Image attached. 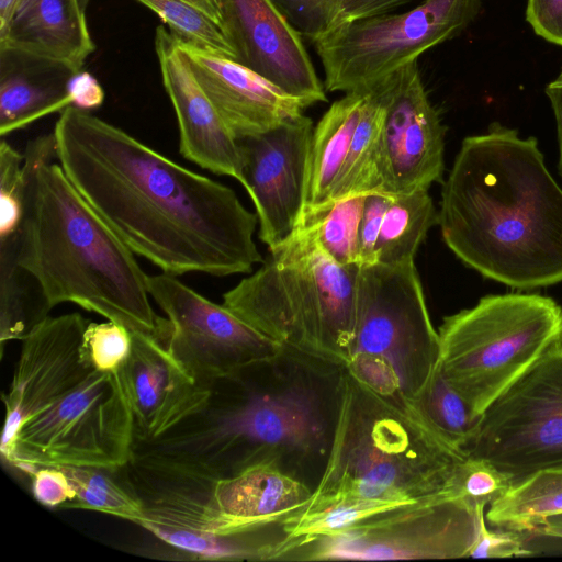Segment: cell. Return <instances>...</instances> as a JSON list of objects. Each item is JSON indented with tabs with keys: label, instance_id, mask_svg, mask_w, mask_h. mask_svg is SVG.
Wrapping results in <instances>:
<instances>
[{
	"label": "cell",
	"instance_id": "6da1fadb",
	"mask_svg": "<svg viewBox=\"0 0 562 562\" xmlns=\"http://www.w3.org/2000/svg\"><path fill=\"white\" fill-rule=\"evenodd\" d=\"M53 136L57 161L85 200L164 273L226 277L263 261L257 214L229 187L74 105L59 112Z\"/></svg>",
	"mask_w": 562,
	"mask_h": 562
},
{
	"label": "cell",
	"instance_id": "7a4b0ae2",
	"mask_svg": "<svg viewBox=\"0 0 562 562\" xmlns=\"http://www.w3.org/2000/svg\"><path fill=\"white\" fill-rule=\"evenodd\" d=\"M345 374L341 363L284 346L212 382L203 407L133 453L207 477L273 462L308 484L307 472L324 469L329 452Z\"/></svg>",
	"mask_w": 562,
	"mask_h": 562
},
{
	"label": "cell",
	"instance_id": "3957f363",
	"mask_svg": "<svg viewBox=\"0 0 562 562\" xmlns=\"http://www.w3.org/2000/svg\"><path fill=\"white\" fill-rule=\"evenodd\" d=\"M438 224L449 249L485 278L517 289L562 282V189L532 136L494 122L465 137Z\"/></svg>",
	"mask_w": 562,
	"mask_h": 562
},
{
	"label": "cell",
	"instance_id": "277c9868",
	"mask_svg": "<svg viewBox=\"0 0 562 562\" xmlns=\"http://www.w3.org/2000/svg\"><path fill=\"white\" fill-rule=\"evenodd\" d=\"M23 155L18 265L34 278L50 308L74 303L164 346L170 323L150 304L148 276L66 176L53 133L32 139Z\"/></svg>",
	"mask_w": 562,
	"mask_h": 562
},
{
	"label": "cell",
	"instance_id": "5b68a950",
	"mask_svg": "<svg viewBox=\"0 0 562 562\" xmlns=\"http://www.w3.org/2000/svg\"><path fill=\"white\" fill-rule=\"evenodd\" d=\"M467 454L415 414L346 370L329 452L305 507L285 522L290 538L342 530L385 510L453 491Z\"/></svg>",
	"mask_w": 562,
	"mask_h": 562
},
{
	"label": "cell",
	"instance_id": "8992f818",
	"mask_svg": "<svg viewBox=\"0 0 562 562\" xmlns=\"http://www.w3.org/2000/svg\"><path fill=\"white\" fill-rule=\"evenodd\" d=\"M269 251L223 305L282 346L345 366L360 266L337 263L302 227Z\"/></svg>",
	"mask_w": 562,
	"mask_h": 562
},
{
	"label": "cell",
	"instance_id": "52a82bcc",
	"mask_svg": "<svg viewBox=\"0 0 562 562\" xmlns=\"http://www.w3.org/2000/svg\"><path fill=\"white\" fill-rule=\"evenodd\" d=\"M439 357V334L432 326L414 260L360 266L347 372L415 414Z\"/></svg>",
	"mask_w": 562,
	"mask_h": 562
},
{
	"label": "cell",
	"instance_id": "ba28073f",
	"mask_svg": "<svg viewBox=\"0 0 562 562\" xmlns=\"http://www.w3.org/2000/svg\"><path fill=\"white\" fill-rule=\"evenodd\" d=\"M438 367L475 415L562 338V307L540 294L486 295L446 316Z\"/></svg>",
	"mask_w": 562,
	"mask_h": 562
},
{
	"label": "cell",
	"instance_id": "9c48e42d",
	"mask_svg": "<svg viewBox=\"0 0 562 562\" xmlns=\"http://www.w3.org/2000/svg\"><path fill=\"white\" fill-rule=\"evenodd\" d=\"M133 448V418L117 372L93 370L25 420L2 460L27 475L45 467L116 470Z\"/></svg>",
	"mask_w": 562,
	"mask_h": 562
},
{
	"label": "cell",
	"instance_id": "30bf717a",
	"mask_svg": "<svg viewBox=\"0 0 562 562\" xmlns=\"http://www.w3.org/2000/svg\"><path fill=\"white\" fill-rule=\"evenodd\" d=\"M485 507L447 492L336 532L300 539L284 561L467 558Z\"/></svg>",
	"mask_w": 562,
	"mask_h": 562
},
{
	"label": "cell",
	"instance_id": "8fae6325",
	"mask_svg": "<svg viewBox=\"0 0 562 562\" xmlns=\"http://www.w3.org/2000/svg\"><path fill=\"white\" fill-rule=\"evenodd\" d=\"M480 9L481 0H425L402 13L341 25L314 42L325 90L349 92L373 85L459 35Z\"/></svg>",
	"mask_w": 562,
	"mask_h": 562
},
{
	"label": "cell",
	"instance_id": "7c38bea8",
	"mask_svg": "<svg viewBox=\"0 0 562 562\" xmlns=\"http://www.w3.org/2000/svg\"><path fill=\"white\" fill-rule=\"evenodd\" d=\"M467 456L491 462L512 485L562 467V338L485 409Z\"/></svg>",
	"mask_w": 562,
	"mask_h": 562
},
{
	"label": "cell",
	"instance_id": "4fadbf2b",
	"mask_svg": "<svg viewBox=\"0 0 562 562\" xmlns=\"http://www.w3.org/2000/svg\"><path fill=\"white\" fill-rule=\"evenodd\" d=\"M150 297L170 323L164 347L196 382L210 385L284 346L266 337L223 304H216L176 276H148Z\"/></svg>",
	"mask_w": 562,
	"mask_h": 562
},
{
	"label": "cell",
	"instance_id": "5bb4252c",
	"mask_svg": "<svg viewBox=\"0 0 562 562\" xmlns=\"http://www.w3.org/2000/svg\"><path fill=\"white\" fill-rule=\"evenodd\" d=\"M313 121L303 113L263 133L237 138L243 187L254 202L259 237L272 250L296 231L304 210Z\"/></svg>",
	"mask_w": 562,
	"mask_h": 562
},
{
	"label": "cell",
	"instance_id": "9a60e30c",
	"mask_svg": "<svg viewBox=\"0 0 562 562\" xmlns=\"http://www.w3.org/2000/svg\"><path fill=\"white\" fill-rule=\"evenodd\" d=\"M378 193L400 195L441 182L445 126L429 101L417 60L386 76Z\"/></svg>",
	"mask_w": 562,
	"mask_h": 562
},
{
	"label": "cell",
	"instance_id": "2e32d148",
	"mask_svg": "<svg viewBox=\"0 0 562 562\" xmlns=\"http://www.w3.org/2000/svg\"><path fill=\"white\" fill-rule=\"evenodd\" d=\"M89 319L79 313L48 316L22 341L8 393L0 452L8 453L19 427L38 413L56 394L95 370L82 356L81 345Z\"/></svg>",
	"mask_w": 562,
	"mask_h": 562
},
{
	"label": "cell",
	"instance_id": "e0dca14e",
	"mask_svg": "<svg viewBox=\"0 0 562 562\" xmlns=\"http://www.w3.org/2000/svg\"><path fill=\"white\" fill-rule=\"evenodd\" d=\"M235 60L305 108L326 102L302 35L271 0H218Z\"/></svg>",
	"mask_w": 562,
	"mask_h": 562
},
{
	"label": "cell",
	"instance_id": "ac0fdd59",
	"mask_svg": "<svg viewBox=\"0 0 562 562\" xmlns=\"http://www.w3.org/2000/svg\"><path fill=\"white\" fill-rule=\"evenodd\" d=\"M134 430V445L149 443L196 413L210 385L196 382L153 337L132 333L128 357L117 370Z\"/></svg>",
	"mask_w": 562,
	"mask_h": 562
},
{
	"label": "cell",
	"instance_id": "d6986e66",
	"mask_svg": "<svg viewBox=\"0 0 562 562\" xmlns=\"http://www.w3.org/2000/svg\"><path fill=\"white\" fill-rule=\"evenodd\" d=\"M155 52L162 86L176 113L181 155L243 186L237 140L196 80L178 41L164 25L156 29Z\"/></svg>",
	"mask_w": 562,
	"mask_h": 562
},
{
	"label": "cell",
	"instance_id": "ffe728a7",
	"mask_svg": "<svg viewBox=\"0 0 562 562\" xmlns=\"http://www.w3.org/2000/svg\"><path fill=\"white\" fill-rule=\"evenodd\" d=\"M178 43L236 139L263 133L303 113L302 102L236 60Z\"/></svg>",
	"mask_w": 562,
	"mask_h": 562
},
{
	"label": "cell",
	"instance_id": "44dd1931",
	"mask_svg": "<svg viewBox=\"0 0 562 562\" xmlns=\"http://www.w3.org/2000/svg\"><path fill=\"white\" fill-rule=\"evenodd\" d=\"M0 48L43 58L76 72L95 46L86 11L76 0H20L0 33Z\"/></svg>",
	"mask_w": 562,
	"mask_h": 562
},
{
	"label": "cell",
	"instance_id": "7402d4cb",
	"mask_svg": "<svg viewBox=\"0 0 562 562\" xmlns=\"http://www.w3.org/2000/svg\"><path fill=\"white\" fill-rule=\"evenodd\" d=\"M67 67L10 48H0V136L61 112L70 105Z\"/></svg>",
	"mask_w": 562,
	"mask_h": 562
},
{
	"label": "cell",
	"instance_id": "603a6c76",
	"mask_svg": "<svg viewBox=\"0 0 562 562\" xmlns=\"http://www.w3.org/2000/svg\"><path fill=\"white\" fill-rule=\"evenodd\" d=\"M369 87L346 92L314 127L305 199V211L329 202L347 159Z\"/></svg>",
	"mask_w": 562,
	"mask_h": 562
},
{
	"label": "cell",
	"instance_id": "cb8c5ba5",
	"mask_svg": "<svg viewBox=\"0 0 562 562\" xmlns=\"http://www.w3.org/2000/svg\"><path fill=\"white\" fill-rule=\"evenodd\" d=\"M284 524L232 533L209 535L186 530L147 529L166 543L181 559L189 560H250L283 561L294 547L295 539L289 537Z\"/></svg>",
	"mask_w": 562,
	"mask_h": 562
},
{
	"label": "cell",
	"instance_id": "d4e9b609",
	"mask_svg": "<svg viewBox=\"0 0 562 562\" xmlns=\"http://www.w3.org/2000/svg\"><path fill=\"white\" fill-rule=\"evenodd\" d=\"M386 105L387 81L384 77L369 86L347 159L329 202L378 192L380 139Z\"/></svg>",
	"mask_w": 562,
	"mask_h": 562
},
{
	"label": "cell",
	"instance_id": "484cf974",
	"mask_svg": "<svg viewBox=\"0 0 562 562\" xmlns=\"http://www.w3.org/2000/svg\"><path fill=\"white\" fill-rule=\"evenodd\" d=\"M562 514V467L544 469L510 485L495 498L485 520L495 528L533 533L551 516Z\"/></svg>",
	"mask_w": 562,
	"mask_h": 562
},
{
	"label": "cell",
	"instance_id": "4316f807",
	"mask_svg": "<svg viewBox=\"0 0 562 562\" xmlns=\"http://www.w3.org/2000/svg\"><path fill=\"white\" fill-rule=\"evenodd\" d=\"M438 213L428 189L393 195L374 249V262L400 265L413 261Z\"/></svg>",
	"mask_w": 562,
	"mask_h": 562
},
{
	"label": "cell",
	"instance_id": "83f0119b",
	"mask_svg": "<svg viewBox=\"0 0 562 562\" xmlns=\"http://www.w3.org/2000/svg\"><path fill=\"white\" fill-rule=\"evenodd\" d=\"M164 22L181 44L235 60L218 0H135Z\"/></svg>",
	"mask_w": 562,
	"mask_h": 562
},
{
	"label": "cell",
	"instance_id": "f1b7e54d",
	"mask_svg": "<svg viewBox=\"0 0 562 562\" xmlns=\"http://www.w3.org/2000/svg\"><path fill=\"white\" fill-rule=\"evenodd\" d=\"M52 308L34 278L15 259L0 260V352L11 340H23Z\"/></svg>",
	"mask_w": 562,
	"mask_h": 562
},
{
	"label": "cell",
	"instance_id": "f546056e",
	"mask_svg": "<svg viewBox=\"0 0 562 562\" xmlns=\"http://www.w3.org/2000/svg\"><path fill=\"white\" fill-rule=\"evenodd\" d=\"M414 413L442 441L467 454L481 416L446 381L438 366Z\"/></svg>",
	"mask_w": 562,
	"mask_h": 562
},
{
	"label": "cell",
	"instance_id": "4dcf8cb0",
	"mask_svg": "<svg viewBox=\"0 0 562 562\" xmlns=\"http://www.w3.org/2000/svg\"><path fill=\"white\" fill-rule=\"evenodd\" d=\"M311 42L350 22L390 13L413 0H271Z\"/></svg>",
	"mask_w": 562,
	"mask_h": 562
},
{
	"label": "cell",
	"instance_id": "1f68e13d",
	"mask_svg": "<svg viewBox=\"0 0 562 562\" xmlns=\"http://www.w3.org/2000/svg\"><path fill=\"white\" fill-rule=\"evenodd\" d=\"M72 484L76 497L66 506L109 514L139 524L144 517L142 502L125 482L120 469L94 467L60 468Z\"/></svg>",
	"mask_w": 562,
	"mask_h": 562
},
{
	"label": "cell",
	"instance_id": "d6a6232c",
	"mask_svg": "<svg viewBox=\"0 0 562 562\" xmlns=\"http://www.w3.org/2000/svg\"><path fill=\"white\" fill-rule=\"evenodd\" d=\"M363 201L364 195H358L305 211L297 227L304 228L337 263L359 266L358 228Z\"/></svg>",
	"mask_w": 562,
	"mask_h": 562
},
{
	"label": "cell",
	"instance_id": "836d02e7",
	"mask_svg": "<svg viewBox=\"0 0 562 562\" xmlns=\"http://www.w3.org/2000/svg\"><path fill=\"white\" fill-rule=\"evenodd\" d=\"M24 155L0 142V240L20 236L25 205Z\"/></svg>",
	"mask_w": 562,
	"mask_h": 562
},
{
	"label": "cell",
	"instance_id": "e575fe53",
	"mask_svg": "<svg viewBox=\"0 0 562 562\" xmlns=\"http://www.w3.org/2000/svg\"><path fill=\"white\" fill-rule=\"evenodd\" d=\"M132 348V333L115 322H89L85 329L81 353L98 371L117 372Z\"/></svg>",
	"mask_w": 562,
	"mask_h": 562
},
{
	"label": "cell",
	"instance_id": "d590c367",
	"mask_svg": "<svg viewBox=\"0 0 562 562\" xmlns=\"http://www.w3.org/2000/svg\"><path fill=\"white\" fill-rule=\"evenodd\" d=\"M510 485V479L491 462L469 456L459 465L453 480L457 494L486 506Z\"/></svg>",
	"mask_w": 562,
	"mask_h": 562
},
{
	"label": "cell",
	"instance_id": "8d00e7d4",
	"mask_svg": "<svg viewBox=\"0 0 562 562\" xmlns=\"http://www.w3.org/2000/svg\"><path fill=\"white\" fill-rule=\"evenodd\" d=\"M525 532L496 528L490 530L485 524V515L481 517L479 532L467 558H512L531 555L532 550L527 548Z\"/></svg>",
	"mask_w": 562,
	"mask_h": 562
},
{
	"label": "cell",
	"instance_id": "74e56055",
	"mask_svg": "<svg viewBox=\"0 0 562 562\" xmlns=\"http://www.w3.org/2000/svg\"><path fill=\"white\" fill-rule=\"evenodd\" d=\"M391 199V195L378 192L364 195L362 214L358 228L359 266L374 263L375 245Z\"/></svg>",
	"mask_w": 562,
	"mask_h": 562
},
{
	"label": "cell",
	"instance_id": "f35d334b",
	"mask_svg": "<svg viewBox=\"0 0 562 562\" xmlns=\"http://www.w3.org/2000/svg\"><path fill=\"white\" fill-rule=\"evenodd\" d=\"M35 499L49 508H66L76 497L68 476L60 468H38L29 474Z\"/></svg>",
	"mask_w": 562,
	"mask_h": 562
},
{
	"label": "cell",
	"instance_id": "ab89813d",
	"mask_svg": "<svg viewBox=\"0 0 562 562\" xmlns=\"http://www.w3.org/2000/svg\"><path fill=\"white\" fill-rule=\"evenodd\" d=\"M526 20L538 36L562 46V0H527Z\"/></svg>",
	"mask_w": 562,
	"mask_h": 562
},
{
	"label": "cell",
	"instance_id": "60d3db41",
	"mask_svg": "<svg viewBox=\"0 0 562 562\" xmlns=\"http://www.w3.org/2000/svg\"><path fill=\"white\" fill-rule=\"evenodd\" d=\"M70 105L91 111L102 105L105 93L99 80L88 71L74 72L67 82Z\"/></svg>",
	"mask_w": 562,
	"mask_h": 562
},
{
	"label": "cell",
	"instance_id": "b9f144b4",
	"mask_svg": "<svg viewBox=\"0 0 562 562\" xmlns=\"http://www.w3.org/2000/svg\"><path fill=\"white\" fill-rule=\"evenodd\" d=\"M544 92L550 100L557 122L559 143V170L562 177V87L548 85Z\"/></svg>",
	"mask_w": 562,
	"mask_h": 562
},
{
	"label": "cell",
	"instance_id": "7bdbcfd3",
	"mask_svg": "<svg viewBox=\"0 0 562 562\" xmlns=\"http://www.w3.org/2000/svg\"><path fill=\"white\" fill-rule=\"evenodd\" d=\"M533 533L562 540V514L546 519Z\"/></svg>",
	"mask_w": 562,
	"mask_h": 562
},
{
	"label": "cell",
	"instance_id": "ee69618b",
	"mask_svg": "<svg viewBox=\"0 0 562 562\" xmlns=\"http://www.w3.org/2000/svg\"><path fill=\"white\" fill-rule=\"evenodd\" d=\"M19 1L20 0H0V33L8 26Z\"/></svg>",
	"mask_w": 562,
	"mask_h": 562
},
{
	"label": "cell",
	"instance_id": "f6af8a7d",
	"mask_svg": "<svg viewBox=\"0 0 562 562\" xmlns=\"http://www.w3.org/2000/svg\"><path fill=\"white\" fill-rule=\"evenodd\" d=\"M549 85L554 86V87H562V69L560 71V74L558 75V77Z\"/></svg>",
	"mask_w": 562,
	"mask_h": 562
},
{
	"label": "cell",
	"instance_id": "bcb514c9",
	"mask_svg": "<svg viewBox=\"0 0 562 562\" xmlns=\"http://www.w3.org/2000/svg\"><path fill=\"white\" fill-rule=\"evenodd\" d=\"M76 2L81 7L83 11L87 10V5L89 3V0H76Z\"/></svg>",
	"mask_w": 562,
	"mask_h": 562
}]
</instances>
